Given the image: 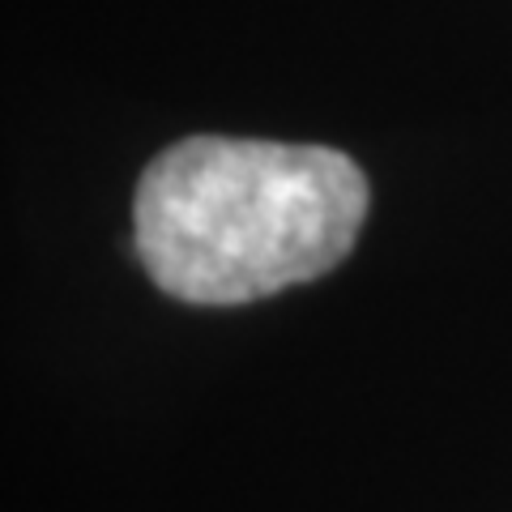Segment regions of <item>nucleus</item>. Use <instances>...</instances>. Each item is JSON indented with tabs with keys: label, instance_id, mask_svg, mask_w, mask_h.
Masks as SVG:
<instances>
[{
	"label": "nucleus",
	"instance_id": "nucleus-1",
	"mask_svg": "<svg viewBox=\"0 0 512 512\" xmlns=\"http://www.w3.org/2000/svg\"><path fill=\"white\" fill-rule=\"evenodd\" d=\"M367 197V175L342 150L184 137L141 171L133 248L171 299L235 308L342 265Z\"/></svg>",
	"mask_w": 512,
	"mask_h": 512
}]
</instances>
